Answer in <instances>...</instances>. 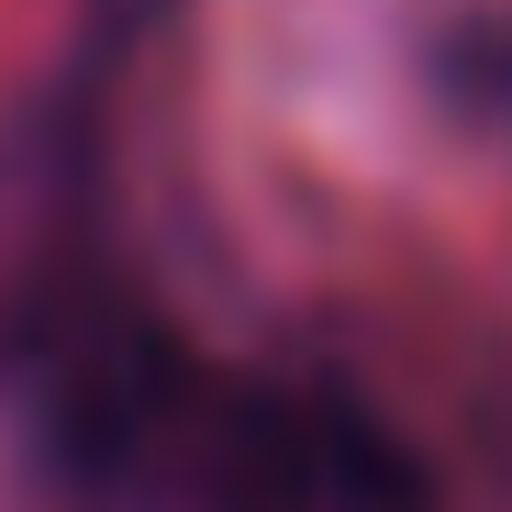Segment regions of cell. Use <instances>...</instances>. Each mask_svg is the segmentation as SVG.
<instances>
[{
	"label": "cell",
	"instance_id": "cell-1",
	"mask_svg": "<svg viewBox=\"0 0 512 512\" xmlns=\"http://www.w3.org/2000/svg\"><path fill=\"white\" fill-rule=\"evenodd\" d=\"M179 479L201 512H423L412 457L334 390H212Z\"/></svg>",
	"mask_w": 512,
	"mask_h": 512
}]
</instances>
